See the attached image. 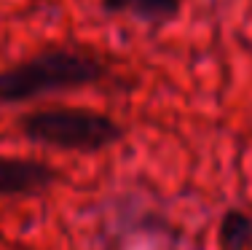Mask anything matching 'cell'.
<instances>
[{
	"mask_svg": "<svg viewBox=\"0 0 252 250\" xmlns=\"http://www.w3.org/2000/svg\"><path fill=\"white\" fill-rule=\"evenodd\" d=\"M185 0H99V8L113 16H131L140 25L161 27L180 16Z\"/></svg>",
	"mask_w": 252,
	"mask_h": 250,
	"instance_id": "277c9868",
	"label": "cell"
},
{
	"mask_svg": "<svg viewBox=\"0 0 252 250\" xmlns=\"http://www.w3.org/2000/svg\"><path fill=\"white\" fill-rule=\"evenodd\" d=\"M105 59L75 49H46L19 65L0 70V105H19L40 94L97 86L107 78Z\"/></svg>",
	"mask_w": 252,
	"mask_h": 250,
	"instance_id": "6da1fadb",
	"label": "cell"
},
{
	"mask_svg": "<svg viewBox=\"0 0 252 250\" xmlns=\"http://www.w3.org/2000/svg\"><path fill=\"white\" fill-rule=\"evenodd\" d=\"M59 180L62 172L40 159L0 156V196H35Z\"/></svg>",
	"mask_w": 252,
	"mask_h": 250,
	"instance_id": "3957f363",
	"label": "cell"
},
{
	"mask_svg": "<svg viewBox=\"0 0 252 250\" xmlns=\"http://www.w3.org/2000/svg\"><path fill=\"white\" fill-rule=\"evenodd\" d=\"M220 250H250L252 248V215L242 207H228L218 223Z\"/></svg>",
	"mask_w": 252,
	"mask_h": 250,
	"instance_id": "5b68a950",
	"label": "cell"
},
{
	"mask_svg": "<svg viewBox=\"0 0 252 250\" xmlns=\"http://www.w3.org/2000/svg\"><path fill=\"white\" fill-rule=\"evenodd\" d=\"M19 129L30 143L70 153H99L126 138V129L116 118L78 105L30 110L19 118Z\"/></svg>",
	"mask_w": 252,
	"mask_h": 250,
	"instance_id": "7a4b0ae2",
	"label": "cell"
}]
</instances>
